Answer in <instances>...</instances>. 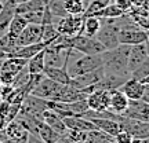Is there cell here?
<instances>
[{"instance_id": "6da1fadb", "label": "cell", "mask_w": 149, "mask_h": 143, "mask_svg": "<svg viewBox=\"0 0 149 143\" xmlns=\"http://www.w3.org/2000/svg\"><path fill=\"white\" fill-rule=\"evenodd\" d=\"M131 46L119 44L117 47L107 50L101 54L102 57V68L104 72L116 76H126L131 77V73L128 70V55H130Z\"/></svg>"}, {"instance_id": "7a4b0ae2", "label": "cell", "mask_w": 149, "mask_h": 143, "mask_svg": "<svg viewBox=\"0 0 149 143\" xmlns=\"http://www.w3.org/2000/svg\"><path fill=\"white\" fill-rule=\"evenodd\" d=\"M102 62L101 54L98 55H84V54L77 53L76 50L70 48L69 50V58H68V74L70 79L81 76L84 73H88L91 70H95L101 68Z\"/></svg>"}, {"instance_id": "3957f363", "label": "cell", "mask_w": 149, "mask_h": 143, "mask_svg": "<svg viewBox=\"0 0 149 143\" xmlns=\"http://www.w3.org/2000/svg\"><path fill=\"white\" fill-rule=\"evenodd\" d=\"M70 48L84 55H98L105 51V47L97 40V37L84 36V35L70 37Z\"/></svg>"}, {"instance_id": "277c9868", "label": "cell", "mask_w": 149, "mask_h": 143, "mask_svg": "<svg viewBox=\"0 0 149 143\" xmlns=\"http://www.w3.org/2000/svg\"><path fill=\"white\" fill-rule=\"evenodd\" d=\"M83 21L84 17L83 15H65L59 18L58 22L55 23V28L58 30L59 35H64L68 37L79 36L83 29Z\"/></svg>"}, {"instance_id": "5b68a950", "label": "cell", "mask_w": 149, "mask_h": 143, "mask_svg": "<svg viewBox=\"0 0 149 143\" xmlns=\"http://www.w3.org/2000/svg\"><path fill=\"white\" fill-rule=\"evenodd\" d=\"M62 85L64 84H59V83L53 81L51 79H48V77L44 76V79L39 83V85H37L31 94L37 96V98L46 99V101H57Z\"/></svg>"}, {"instance_id": "8992f818", "label": "cell", "mask_w": 149, "mask_h": 143, "mask_svg": "<svg viewBox=\"0 0 149 143\" xmlns=\"http://www.w3.org/2000/svg\"><path fill=\"white\" fill-rule=\"evenodd\" d=\"M120 124H122L123 131L128 132L133 138L144 139L149 136V122L146 121H139V120H134V118L123 116Z\"/></svg>"}, {"instance_id": "52a82bcc", "label": "cell", "mask_w": 149, "mask_h": 143, "mask_svg": "<svg viewBox=\"0 0 149 143\" xmlns=\"http://www.w3.org/2000/svg\"><path fill=\"white\" fill-rule=\"evenodd\" d=\"M148 32L141 29L139 26L123 29L119 32V44H126V46H135L141 43H146Z\"/></svg>"}, {"instance_id": "ba28073f", "label": "cell", "mask_w": 149, "mask_h": 143, "mask_svg": "<svg viewBox=\"0 0 149 143\" xmlns=\"http://www.w3.org/2000/svg\"><path fill=\"white\" fill-rule=\"evenodd\" d=\"M109 101H111V91L107 90H95L86 98L88 109L93 111H102L109 109Z\"/></svg>"}, {"instance_id": "9c48e42d", "label": "cell", "mask_w": 149, "mask_h": 143, "mask_svg": "<svg viewBox=\"0 0 149 143\" xmlns=\"http://www.w3.org/2000/svg\"><path fill=\"white\" fill-rule=\"evenodd\" d=\"M47 107L48 106L46 99H42V98H37V96L29 94L21 103L19 113H25V114H31V116H36L39 118H42V113Z\"/></svg>"}, {"instance_id": "30bf717a", "label": "cell", "mask_w": 149, "mask_h": 143, "mask_svg": "<svg viewBox=\"0 0 149 143\" xmlns=\"http://www.w3.org/2000/svg\"><path fill=\"white\" fill-rule=\"evenodd\" d=\"M42 41V25L40 23H28L26 28L17 37V47H24L29 44Z\"/></svg>"}, {"instance_id": "8fae6325", "label": "cell", "mask_w": 149, "mask_h": 143, "mask_svg": "<svg viewBox=\"0 0 149 143\" xmlns=\"http://www.w3.org/2000/svg\"><path fill=\"white\" fill-rule=\"evenodd\" d=\"M104 74H105V72H104V68L101 66V68H98V69H95V70H91L88 73H84V74H81V76H77V77L70 79L69 85H72L76 90L81 91L83 88H86V87L97 84V83L104 77Z\"/></svg>"}, {"instance_id": "7c38bea8", "label": "cell", "mask_w": 149, "mask_h": 143, "mask_svg": "<svg viewBox=\"0 0 149 143\" xmlns=\"http://www.w3.org/2000/svg\"><path fill=\"white\" fill-rule=\"evenodd\" d=\"M122 116L128 117V118H134V120H139V121H146L149 122V103L148 102L138 99V101H130L128 102V107Z\"/></svg>"}, {"instance_id": "4fadbf2b", "label": "cell", "mask_w": 149, "mask_h": 143, "mask_svg": "<svg viewBox=\"0 0 149 143\" xmlns=\"http://www.w3.org/2000/svg\"><path fill=\"white\" fill-rule=\"evenodd\" d=\"M148 57H149V46L146 43L131 46L130 55H128V70H130V73L137 69Z\"/></svg>"}, {"instance_id": "5bb4252c", "label": "cell", "mask_w": 149, "mask_h": 143, "mask_svg": "<svg viewBox=\"0 0 149 143\" xmlns=\"http://www.w3.org/2000/svg\"><path fill=\"white\" fill-rule=\"evenodd\" d=\"M64 122L68 129H74V131H80V132H88V131L97 129L95 124L91 121L90 118H86L83 116L64 117Z\"/></svg>"}, {"instance_id": "9a60e30c", "label": "cell", "mask_w": 149, "mask_h": 143, "mask_svg": "<svg viewBox=\"0 0 149 143\" xmlns=\"http://www.w3.org/2000/svg\"><path fill=\"white\" fill-rule=\"evenodd\" d=\"M91 121L95 124V127L98 131L107 133L112 138H115L119 132H122L123 128L122 124L119 121H115V120H111V118H101V117H93L90 118Z\"/></svg>"}, {"instance_id": "2e32d148", "label": "cell", "mask_w": 149, "mask_h": 143, "mask_svg": "<svg viewBox=\"0 0 149 143\" xmlns=\"http://www.w3.org/2000/svg\"><path fill=\"white\" fill-rule=\"evenodd\" d=\"M120 90L123 91V94L127 96L130 101H138V99H142V95H144L145 91V85L139 81V80H135L133 77L124 83V84L120 87Z\"/></svg>"}, {"instance_id": "e0dca14e", "label": "cell", "mask_w": 149, "mask_h": 143, "mask_svg": "<svg viewBox=\"0 0 149 143\" xmlns=\"http://www.w3.org/2000/svg\"><path fill=\"white\" fill-rule=\"evenodd\" d=\"M128 99L127 96L123 94V91L119 90H113L111 91V101H109V110L116 113V114H123L126 109L128 107Z\"/></svg>"}, {"instance_id": "ac0fdd59", "label": "cell", "mask_w": 149, "mask_h": 143, "mask_svg": "<svg viewBox=\"0 0 149 143\" xmlns=\"http://www.w3.org/2000/svg\"><path fill=\"white\" fill-rule=\"evenodd\" d=\"M42 120L46 122V124H48V125L53 128L54 131H57L59 135H62V133L66 131L64 118L59 116L58 113H55L54 110L48 109V107L42 113Z\"/></svg>"}, {"instance_id": "d6986e66", "label": "cell", "mask_w": 149, "mask_h": 143, "mask_svg": "<svg viewBox=\"0 0 149 143\" xmlns=\"http://www.w3.org/2000/svg\"><path fill=\"white\" fill-rule=\"evenodd\" d=\"M47 46H48L47 43L40 41V43H35V44H29V46H24V47H18L14 53L8 54V57H17V58L29 59V58H32L33 55H36L37 53L43 51ZM8 57H7V58H8Z\"/></svg>"}, {"instance_id": "ffe728a7", "label": "cell", "mask_w": 149, "mask_h": 143, "mask_svg": "<svg viewBox=\"0 0 149 143\" xmlns=\"http://www.w3.org/2000/svg\"><path fill=\"white\" fill-rule=\"evenodd\" d=\"M68 65H64L61 68H53V66H46L43 70V74L51 79L53 81H57L59 84H69L70 77L68 74V69H66Z\"/></svg>"}, {"instance_id": "44dd1931", "label": "cell", "mask_w": 149, "mask_h": 143, "mask_svg": "<svg viewBox=\"0 0 149 143\" xmlns=\"http://www.w3.org/2000/svg\"><path fill=\"white\" fill-rule=\"evenodd\" d=\"M26 64H28V59L17 58V57H8V58L0 61V70L8 72V73L17 76L26 66Z\"/></svg>"}, {"instance_id": "7402d4cb", "label": "cell", "mask_w": 149, "mask_h": 143, "mask_svg": "<svg viewBox=\"0 0 149 143\" xmlns=\"http://www.w3.org/2000/svg\"><path fill=\"white\" fill-rule=\"evenodd\" d=\"M36 135L42 139L44 143H57V140H58V138H59V133L57 132V131H54L53 128L50 127L48 124H46L43 120L39 122V125H37Z\"/></svg>"}, {"instance_id": "603a6c76", "label": "cell", "mask_w": 149, "mask_h": 143, "mask_svg": "<svg viewBox=\"0 0 149 143\" xmlns=\"http://www.w3.org/2000/svg\"><path fill=\"white\" fill-rule=\"evenodd\" d=\"M102 22L101 18L98 17H84V21H83V29L80 35H84V36H90V37H95V35L98 33V30L101 29Z\"/></svg>"}, {"instance_id": "cb8c5ba5", "label": "cell", "mask_w": 149, "mask_h": 143, "mask_svg": "<svg viewBox=\"0 0 149 143\" xmlns=\"http://www.w3.org/2000/svg\"><path fill=\"white\" fill-rule=\"evenodd\" d=\"M44 68H46V64H44V50L40 51V53H37L36 55H33L32 58L28 59L26 69L29 72V74L43 73Z\"/></svg>"}, {"instance_id": "d4e9b609", "label": "cell", "mask_w": 149, "mask_h": 143, "mask_svg": "<svg viewBox=\"0 0 149 143\" xmlns=\"http://www.w3.org/2000/svg\"><path fill=\"white\" fill-rule=\"evenodd\" d=\"M28 25V21L21 15V14H15V15L13 17V19L11 22L8 23V28H7V33L13 37H18L19 36V33L26 28Z\"/></svg>"}, {"instance_id": "484cf974", "label": "cell", "mask_w": 149, "mask_h": 143, "mask_svg": "<svg viewBox=\"0 0 149 143\" xmlns=\"http://www.w3.org/2000/svg\"><path fill=\"white\" fill-rule=\"evenodd\" d=\"M126 14L122 8H119L116 4L113 3H109L107 7H104L101 11H98L94 14V17H98V18H117V17Z\"/></svg>"}, {"instance_id": "4316f807", "label": "cell", "mask_w": 149, "mask_h": 143, "mask_svg": "<svg viewBox=\"0 0 149 143\" xmlns=\"http://www.w3.org/2000/svg\"><path fill=\"white\" fill-rule=\"evenodd\" d=\"M64 7L69 15H83L84 12L81 0H64Z\"/></svg>"}, {"instance_id": "83f0119b", "label": "cell", "mask_w": 149, "mask_h": 143, "mask_svg": "<svg viewBox=\"0 0 149 143\" xmlns=\"http://www.w3.org/2000/svg\"><path fill=\"white\" fill-rule=\"evenodd\" d=\"M59 36L58 30L54 23H48V25H42V41L50 44L51 41H54L57 37Z\"/></svg>"}, {"instance_id": "f1b7e54d", "label": "cell", "mask_w": 149, "mask_h": 143, "mask_svg": "<svg viewBox=\"0 0 149 143\" xmlns=\"http://www.w3.org/2000/svg\"><path fill=\"white\" fill-rule=\"evenodd\" d=\"M109 3H111V0H91L90 4L86 7L84 12H83V17H91V15H94L95 12L101 11L104 7H107Z\"/></svg>"}, {"instance_id": "f546056e", "label": "cell", "mask_w": 149, "mask_h": 143, "mask_svg": "<svg viewBox=\"0 0 149 143\" xmlns=\"http://www.w3.org/2000/svg\"><path fill=\"white\" fill-rule=\"evenodd\" d=\"M28 95L29 94L26 92V90L24 87H18V88H14V90L11 91V94L6 98L4 101L10 102V103H15V105H21Z\"/></svg>"}, {"instance_id": "4dcf8cb0", "label": "cell", "mask_w": 149, "mask_h": 143, "mask_svg": "<svg viewBox=\"0 0 149 143\" xmlns=\"http://www.w3.org/2000/svg\"><path fill=\"white\" fill-rule=\"evenodd\" d=\"M48 8L53 12L54 17H58V18H62V17L68 15V12L64 7V0H48Z\"/></svg>"}, {"instance_id": "1f68e13d", "label": "cell", "mask_w": 149, "mask_h": 143, "mask_svg": "<svg viewBox=\"0 0 149 143\" xmlns=\"http://www.w3.org/2000/svg\"><path fill=\"white\" fill-rule=\"evenodd\" d=\"M146 76H149V57L139 65L137 69L131 72V77L135 80H139V81L144 77H146Z\"/></svg>"}, {"instance_id": "d6a6232c", "label": "cell", "mask_w": 149, "mask_h": 143, "mask_svg": "<svg viewBox=\"0 0 149 143\" xmlns=\"http://www.w3.org/2000/svg\"><path fill=\"white\" fill-rule=\"evenodd\" d=\"M28 79H29V72H28L26 66H25V68L15 76V79H14V81H13V87H14V88L22 87L24 84H26Z\"/></svg>"}, {"instance_id": "836d02e7", "label": "cell", "mask_w": 149, "mask_h": 143, "mask_svg": "<svg viewBox=\"0 0 149 143\" xmlns=\"http://www.w3.org/2000/svg\"><path fill=\"white\" fill-rule=\"evenodd\" d=\"M21 15L26 19L28 23H42L43 11H28V12H24Z\"/></svg>"}, {"instance_id": "e575fe53", "label": "cell", "mask_w": 149, "mask_h": 143, "mask_svg": "<svg viewBox=\"0 0 149 143\" xmlns=\"http://www.w3.org/2000/svg\"><path fill=\"white\" fill-rule=\"evenodd\" d=\"M19 110H21V105H15V103H10V109H8V113L6 116V120L7 122L15 120L17 116L19 114Z\"/></svg>"}, {"instance_id": "d590c367", "label": "cell", "mask_w": 149, "mask_h": 143, "mask_svg": "<svg viewBox=\"0 0 149 143\" xmlns=\"http://www.w3.org/2000/svg\"><path fill=\"white\" fill-rule=\"evenodd\" d=\"M115 142H117V143H133V136L130 135L128 132H126V131H122V132H119L115 136Z\"/></svg>"}, {"instance_id": "8d00e7d4", "label": "cell", "mask_w": 149, "mask_h": 143, "mask_svg": "<svg viewBox=\"0 0 149 143\" xmlns=\"http://www.w3.org/2000/svg\"><path fill=\"white\" fill-rule=\"evenodd\" d=\"M111 3L116 4L117 7H119V8H122L124 12H128V10L133 7L130 0H111Z\"/></svg>"}, {"instance_id": "74e56055", "label": "cell", "mask_w": 149, "mask_h": 143, "mask_svg": "<svg viewBox=\"0 0 149 143\" xmlns=\"http://www.w3.org/2000/svg\"><path fill=\"white\" fill-rule=\"evenodd\" d=\"M13 90H14L13 85H1V90H0V99H6V98L11 94Z\"/></svg>"}, {"instance_id": "f35d334b", "label": "cell", "mask_w": 149, "mask_h": 143, "mask_svg": "<svg viewBox=\"0 0 149 143\" xmlns=\"http://www.w3.org/2000/svg\"><path fill=\"white\" fill-rule=\"evenodd\" d=\"M8 109H10V102L4 101V99H0V114H3V116H7V113H8Z\"/></svg>"}, {"instance_id": "ab89813d", "label": "cell", "mask_w": 149, "mask_h": 143, "mask_svg": "<svg viewBox=\"0 0 149 143\" xmlns=\"http://www.w3.org/2000/svg\"><path fill=\"white\" fill-rule=\"evenodd\" d=\"M57 143H74V142L68 136V135H66V133H62V135H59Z\"/></svg>"}, {"instance_id": "60d3db41", "label": "cell", "mask_w": 149, "mask_h": 143, "mask_svg": "<svg viewBox=\"0 0 149 143\" xmlns=\"http://www.w3.org/2000/svg\"><path fill=\"white\" fill-rule=\"evenodd\" d=\"M7 125V120H6V117L3 114H0V131H3Z\"/></svg>"}, {"instance_id": "b9f144b4", "label": "cell", "mask_w": 149, "mask_h": 143, "mask_svg": "<svg viewBox=\"0 0 149 143\" xmlns=\"http://www.w3.org/2000/svg\"><path fill=\"white\" fill-rule=\"evenodd\" d=\"M142 101L148 102L149 103V85H145V91H144V95H142Z\"/></svg>"}, {"instance_id": "7bdbcfd3", "label": "cell", "mask_w": 149, "mask_h": 143, "mask_svg": "<svg viewBox=\"0 0 149 143\" xmlns=\"http://www.w3.org/2000/svg\"><path fill=\"white\" fill-rule=\"evenodd\" d=\"M6 1H10L11 4L18 6V4H21V3H25V1H28V0H6Z\"/></svg>"}, {"instance_id": "ee69618b", "label": "cell", "mask_w": 149, "mask_h": 143, "mask_svg": "<svg viewBox=\"0 0 149 143\" xmlns=\"http://www.w3.org/2000/svg\"><path fill=\"white\" fill-rule=\"evenodd\" d=\"M131 1V6H142L145 0H130Z\"/></svg>"}, {"instance_id": "f6af8a7d", "label": "cell", "mask_w": 149, "mask_h": 143, "mask_svg": "<svg viewBox=\"0 0 149 143\" xmlns=\"http://www.w3.org/2000/svg\"><path fill=\"white\" fill-rule=\"evenodd\" d=\"M141 83L144 85H149V76H146V77H144V79L141 80Z\"/></svg>"}, {"instance_id": "bcb514c9", "label": "cell", "mask_w": 149, "mask_h": 143, "mask_svg": "<svg viewBox=\"0 0 149 143\" xmlns=\"http://www.w3.org/2000/svg\"><path fill=\"white\" fill-rule=\"evenodd\" d=\"M141 142H142V143H149V136H148V138H144V139H141Z\"/></svg>"}, {"instance_id": "7dc6e473", "label": "cell", "mask_w": 149, "mask_h": 143, "mask_svg": "<svg viewBox=\"0 0 149 143\" xmlns=\"http://www.w3.org/2000/svg\"><path fill=\"white\" fill-rule=\"evenodd\" d=\"M3 4H4V3H3V1L0 0V11H1V8H3Z\"/></svg>"}, {"instance_id": "c3c4849f", "label": "cell", "mask_w": 149, "mask_h": 143, "mask_svg": "<svg viewBox=\"0 0 149 143\" xmlns=\"http://www.w3.org/2000/svg\"><path fill=\"white\" fill-rule=\"evenodd\" d=\"M146 44L149 46V32H148V39H146Z\"/></svg>"}, {"instance_id": "681fc988", "label": "cell", "mask_w": 149, "mask_h": 143, "mask_svg": "<svg viewBox=\"0 0 149 143\" xmlns=\"http://www.w3.org/2000/svg\"><path fill=\"white\" fill-rule=\"evenodd\" d=\"M0 90H1V83H0Z\"/></svg>"}, {"instance_id": "f907efd6", "label": "cell", "mask_w": 149, "mask_h": 143, "mask_svg": "<svg viewBox=\"0 0 149 143\" xmlns=\"http://www.w3.org/2000/svg\"><path fill=\"white\" fill-rule=\"evenodd\" d=\"M0 143H1V142H0Z\"/></svg>"}]
</instances>
